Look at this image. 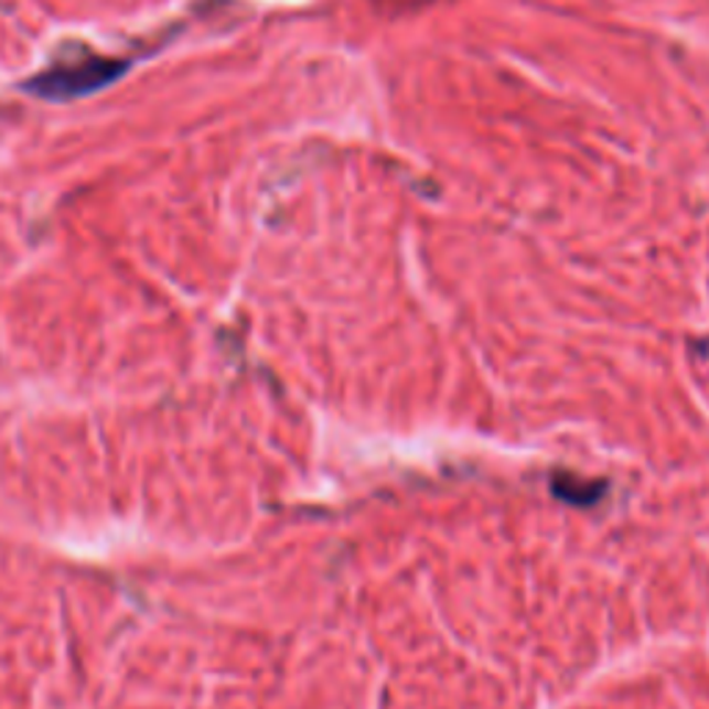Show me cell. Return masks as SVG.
Wrapping results in <instances>:
<instances>
[{
	"label": "cell",
	"instance_id": "1",
	"mask_svg": "<svg viewBox=\"0 0 709 709\" xmlns=\"http://www.w3.org/2000/svg\"><path fill=\"white\" fill-rule=\"evenodd\" d=\"M126 73L122 62H100L92 58L84 64H67V67H56L51 73H42L29 84L31 95L47 97V100H73V97L89 95V92L103 89L111 80H117Z\"/></svg>",
	"mask_w": 709,
	"mask_h": 709
}]
</instances>
